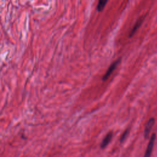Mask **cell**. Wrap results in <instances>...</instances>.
Listing matches in <instances>:
<instances>
[{"mask_svg":"<svg viewBox=\"0 0 157 157\" xmlns=\"http://www.w3.org/2000/svg\"><path fill=\"white\" fill-rule=\"evenodd\" d=\"M155 139H156V134H153L151 135V136L150 137L149 142L148 144L145 155L144 157H150L151 156V154L152 152V150L153 148V145H154V143L155 141Z\"/></svg>","mask_w":157,"mask_h":157,"instance_id":"1","label":"cell"},{"mask_svg":"<svg viewBox=\"0 0 157 157\" xmlns=\"http://www.w3.org/2000/svg\"><path fill=\"white\" fill-rule=\"evenodd\" d=\"M113 136V133L112 132H109L104 138V139L102 140L101 144V147L102 148H105L108 144L110 142Z\"/></svg>","mask_w":157,"mask_h":157,"instance_id":"4","label":"cell"},{"mask_svg":"<svg viewBox=\"0 0 157 157\" xmlns=\"http://www.w3.org/2000/svg\"><path fill=\"white\" fill-rule=\"evenodd\" d=\"M128 134H129V129H126V130L123 132V134H122V136H121V138H120V141H121V142H123V140H124L125 139H126V137L128 135Z\"/></svg>","mask_w":157,"mask_h":157,"instance_id":"7","label":"cell"},{"mask_svg":"<svg viewBox=\"0 0 157 157\" xmlns=\"http://www.w3.org/2000/svg\"><path fill=\"white\" fill-rule=\"evenodd\" d=\"M107 1L105 0H101L99 1L98 4L97 6V10L98 11H102V9H104V7H105V4H107Z\"/></svg>","mask_w":157,"mask_h":157,"instance_id":"6","label":"cell"},{"mask_svg":"<svg viewBox=\"0 0 157 157\" xmlns=\"http://www.w3.org/2000/svg\"><path fill=\"white\" fill-rule=\"evenodd\" d=\"M155 123V119L153 118H151L148 120V122L147 123L145 126V129H144V137L147 139L148 137L150 132L151 129V128L153 127V124Z\"/></svg>","mask_w":157,"mask_h":157,"instance_id":"3","label":"cell"},{"mask_svg":"<svg viewBox=\"0 0 157 157\" xmlns=\"http://www.w3.org/2000/svg\"><path fill=\"white\" fill-rule=\"evenodd\" d=\"M143 20H144V17H141V18H140L139 19H138V20H137V21L136 22L134 26H133L132 29H131V32H130V33H129V37H131V36L135 33V32L136 31V30L139 28V26H140V25L142 24Z\"/></svg>","mask_w":157,"mask_h":157,"instance_id":"5","label":"cell"},{"mask_svg":"<svg viewBox=\"0 0 157 157\" xmlns=\"http://www.w3.org/2000/svg\"><path fill=\"white\" fill-rule=\"evenodd\" d=\"M121 61L120 58H118L117 60H116L115 61H114L108 68L107 71H106V72L105 73V74L104 75V76L102 77V80H106L108 77L111 75V74L112 73V72L115 70V69L117 67V66L118 65V64L120 63Z\"/></svg>","mask_w":157,"mask_h":157,"instance_id":"2","label":"cell"}]
</instances>
